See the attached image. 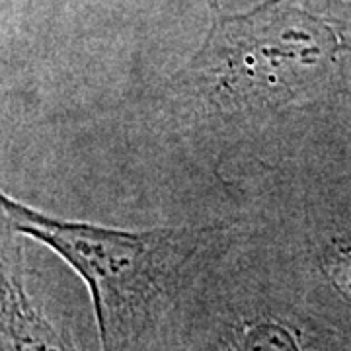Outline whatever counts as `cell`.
Listing matches in <instances>:
<instances>
[{
  "label": "cell",
  "instance_id": "obj_1",
  "mask_svg": "<svg viewBox=\"0 0 351 351\" xmlns=\"http://www.w3.org/2000/svg\"><path fill=\"white\" fill-rule=\"evenodd\" d=\"M351 69V2L267 0L215 14L211 32L178 80L211 112L263 113L311 100Z\"/></svg>",
  "mask_w": 351,
  "mask_h": 351
},
{
  "label": "cell",
  "instance_id": "obj_3",
  "mask_svg": "<svg viewBox=\"0 0 351 351\" xmlns=\"http://www.w3.org/2000/svg\"><path fill=\"white\" fill-rule=\"evenodd\" d=\"M137 351H313L265 285L226 283L176 299Z\"/></svg>",
  "mask_w": 351,
  "mask_h": 351
},
{
  "label": "cell",
  "instance_id": "obj_2",
  "mask_svg": "<svg viewBox=\"0 0 351 351\" xmlns=\"http://www.w3.org/2000/svg\"><path fill=\"white\" fill-rule=\"evenodd\" d=\"M0 215L16 234L61 256L88 289L100 351H137L178 299L193 228L123 230L38 211L0 189Z\"/></svg>",
  "mask_w": 351,
  "mask_h": 351
},
{
  "label": "cell",
  "instance_id": "obj_4",
  "mask_svg": "<svg viewBox=\"0 0 351 351\" xmlns=\"http://www.w3.org/2000/svg\"><path fill=\"white\" fill-rule=\"evenodd\" d=\"M14 234L0 217V351H82L32 297Z\"/></svg>",
  "mask_w": 351,
  "mask_h": 351
}]
</instances>
